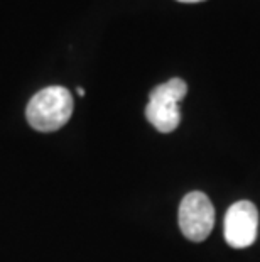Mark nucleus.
<instances>
[{
    "mask_svg": "<svg viewBox=\"0 0 260 262\" xmlns=\"http://www.w3.org/2000/svg\"><path fill=\"white\" fill-rule=\"evenodd\" d=\"M178 2H182V4H196V2H203V0H178Z\"/></svg>",
    "mask_w": 260,
    "mask_h": 262,
    "instance_id": "nucleus-5",
    "label": "nucleus"
},
{
    "mask_svg": "<svg viewBox=\"0 0 260 262\" xmlns=\"http://www.w3.org/2000/svg\"><path fill=\"white\" fill-rule=\"evenodd\" d=\"M258 210L248 200L233 203L225 215V241L233 249H247L255 242Z\"/></svg>",
    "mask_w": 260,
    "mask_h": 262,
    "instance_id": "nucleus-4",
    "label": "nucleus"
},
{
    "mask_svg": "<svg viewBox=\"0 0 260 262\" xmlns=\"http://www.w3.org/2000/svg\"><path fill=\"white\" fill-rule=\"evenodd\" d=\"M73 114V97L64 86H48L27 103L26 117L32 129L54 132L68 124Z\"/></svg>",
    "mask_w": 260,
    "mask_h": 262,
    "instance_id": "nucleus-1",
    "label": "nucleus"
},
{
    "mask_svg": "<svg viewBox=\"0 0 260 262\" xmlns=\"http://www.w3.org/2000/svg\"><path fill=\"white\" fill-rule=\"evenodd\" d=\"M179 227L182 235L193 242L206 241L215 227V208L201 191L187 193L179 205Z\"/></svg>",
    "mask_w": 260,
    "mask_h": 262,
    "instance_id": "nucleus-3",
    "label": "nucleus"
},
{
    "mask_svg": "<svg viewBox=\"0 0 260 262\" xmlns=\"http://www.w3.org/2000/svg\"><path fill=\"white\" fill-rule=\"evenodd\" d=\"M187 85L181 78L156 86L149 95V103L146 107V117L159 132L169 134L178 129L181 122L179 102L186 97Z\"/></svg>",
    "mask_w": 260,
    "mask_h": 262,
    "instance_id": "nucleus-2",
    "label": "nucleus"
},
{
    "mask_svg": "<svg viewBox=\"0 0 260 262\" xmlns=\"http://www.w3.org/2000/svg\"><path fill=\"white\" fill-rule=\"evenodd\" d=\"M76 93H78V95H81V97H85V90H83L81 86H80V88H76Z\"/></svg>",
    "mask_w": 260,
    "mask_h": 262,
    "instance_id": "nucleus-6",
    "label": "nucleus"
}]
</instances>
